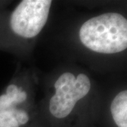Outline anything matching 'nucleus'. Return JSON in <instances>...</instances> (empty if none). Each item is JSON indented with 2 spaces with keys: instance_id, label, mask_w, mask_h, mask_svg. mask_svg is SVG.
I'll return each mask as SVG.
<instances>
[{
  "instance_id": "obj_3",
  "label": "nucleus",
  "mask_w": 127,
  "mask_h": 127,
  "mask_svg": "<svg viewBox=\"0 0 127 127\" xmlns=\"http://www.w3.org/2000/svg\"><path fill=\"white\" fill-rule=\"evenodd\" d=\"M51 4L50 0L22 1L11 14V29L25 38L35 37L45 25Z\"/></svg>"
},
{
  "instance_id": "obj_5",
  "label": "nucleus",
  "mask_w": 127,
  "mask_h": 127,
  "mask_svg": "<svg viewBox=\"0 0 127 127\" xmlns=\"http://www.w3.org/2000/svg\"><path fill=\"white\" fill-rule=\"evenodd\" d=\"M112 117L118 127H127V91L118 93L111 104Z\"/></svg>"
},
{
  "instance_id": "obj_7",
  "label": "nucleus",
  "mask_w": 127,
  "mask_h": 127,
  "mask_svg": "<svg viewBox=\"0 0 127 127\" xmlns=\"http://www.w3.org/2000/svg\"><path fill=\"white\" fill-rule=\"evenodd\" d=\"M18 87L12 84V85H10V86L7 87V88H6V93L5 95H6L8 97H9V98L14 100V99H15L16 95L18 94Z\"/></svg>"
},
{
  "instance_id": "obj_6",
  "label": "nucleus",
  "mask_w": 127,
  "mask_h": 127,
  "mask_svg": "<svg viewBox=\"0 0 127 127\" xmlns=\"http://www.w3.org/2000/svg\"><path fill=\"white\" fill-rule=\"evenodd\" d=\"M14 117L16 119L18 125H23L26 124L29 119L28 114L22 109H16Z\"/></svg>"
},
{
  "instance_id": "obj_4",
  "label": "nucleus",
  "mask_w": 127,
  "mask_h": 127,
  "mask_svg": "<svg viewBox=\"0 0 127 127\" xmlns=\"http://www.w3.org/2000/svg\"><path fill=\"white\" fill-rule=\"evenodd\" d=\"M16 104L6 95L0 96V127H18L14 115Z\"/></svg>"
},
{
  "instance_id": "obj_8",
  "label": "nucleus",
  "mask_w": 127,
  "mask_h": 127,
  "mask_svg": "<svg viewBox=\"0 0 127 127\" xmlns=\"http://www.w3.org/2000/svg\"><path fill=\"white\" fill-rule=\"evenodd\" d=\"M26 98H27V93L25 91H18V94L16 95L15 99H14V103L16 104L21 103L26 100Z\"/></svg>"
},
{
  "instance_id": "obj_2",
  "label": "nucleus",
  "mask_w": 127,
  "mask_h": 127,
  "mask_svg": "<svg viewBox=\"0 0 127 127\" xmlns=\"http://www.w3.org/2000/svg\"><path fill=\"white\" fill-rule=\"evenodd\" d=\"M56 93L50 99V111L55 117H67L79 100L84 97L91 89V81L85 74L76 78L71 73H64L55 84Z\"/></svg>"
},
{
  "instance_id": "obj_1",
  "label": "nucleus",
  "mask_w": 127,
  "mask_h": 127,
  "mask_svg": "<svg viewBox=\"0 0 127 127\" xmlns=\"http://www.w3.org/2000/svg\"><path fill=\"white\" fill-rule=\"evenodd\" d=\"M81 42L103 54L122 52L127 47V21L121 14L108 13L88 20L79 31Z\"/></svg>"
}]
</instances>
